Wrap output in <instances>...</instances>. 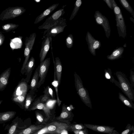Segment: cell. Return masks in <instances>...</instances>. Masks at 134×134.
Wrapping results in <instances>:
<instances>
[{
    "label": "cell",
    "instance_id": "6da1fadb",
    "mask_svg": "<svg viewBox=\"0 0 134 134\" xmlns=\"http://www.w3.org/2000/svg\"><path fill=\"white\" fill-rule=\"evenodd\" d=\"M119 83V88L132 101L134 100V90L131 84L125 75L120 71H117L115 73Z\"/></svg>",
    "mask_w": 134,
    "mask_h": 134
},
{
    "label": "cell",
    "instance_id": "7a4b0ae2",
    "mask_svg": "<svg viewBox=\"0 0 134 134\" xmlns=\"http://www.w3.org/2000/svg\"><path fill=\"white\" fill-rule=\"evenodd\" d=\"M74 76L75 86L78 94L84 103L92 109V104L88 91L84 87L81 79L75 72H74Z\"/></svg>",
    "mask_w": 134,
    "mask_h": 134
},
{
    "label": "cell",
    "instance_id": "3957f363",
    "mask_svg": "<svg viewBox=\"0 0 134 134\" xmlns=\"http://www.w3.org/2000/svg\"><path fill=\"white\" fill-rule=\"evenodd\" d=\"M67 25L66 19L61 17L53 26L44 31L42 39L47 36L55 37L58 34L63 32Z\"/></svg>",
    "mask_w": 134,
    "mask_h": 134
},
{
    "label": "cell",
    "instance_id": "277c9868",
    "mask_svg": "<svg viewBox=\"0 0 134 134\" xmlns=\"http://www.w3.org/2000/svg\"><path fill=\"white\" fill-rule=\"evenodd\" d=\"M36 37V34L33 33L29 37H26L25 39V48L24 52V55L25 59L23 62L21 70L22 74H24V70L26 65L29 60L30 54L33 49Z\"/></svg>",
    "mask_w": 134,
    "mask_h": 134
},
{
    "label": "cell",
    "instance_id": "5b68a950",
    "mask_svg": "<svg viewBox=\"0 0 134 134\" xmlns=\"http://www.w3.org/2000/svg\"><path fill=\"white\" fill-rule=\"evenodd\" d=\"M26 9L21 7H10L3 10L0 14V20L2 21L14 18L22 15Z\"/></svg>",
    "mask_w": 134,
    "mask_h": 134
},
{
    "label": "cell",
    "instance_id": "8992f818",
    "mask_svg": "<svg viewBox=\"0 0 134 134\" xmlns=\"http://www.w3.org/2000/svg\"><path fill=\"white\" fill-rule=\"evenodd\" d=\"M66 5L53 13L48 17L44 22L38 27L39 29L47 30L53 26L57 21L62 17L65 13L64 8Z\"/></svg>",
    "mask_w": 134,
    "mask_h": 134
},
{
    "label": "cell",
    "instance_id": "52a82bcc",
    "mask_svg": "<svg viewBox=\"0 0 134 134\" xmlns=\"http://www.w3.org/2000/svg\"><path fill=\"white\" fill-rule=\"evenodd\" d=\"M94 17L96 24L102 26L106 36L108 38L110 35L111 29L108 19L98 10L95 12Z\"/></svg>",
    "mask_w": 134,
    "mask_h": 134
},
{
    "label": "cell",
    "instance_id": "ba28073f",
    "mask_svg": "<svg viewBox=\"0 0 134 134\" xmlns=\"http://www.w3.org/2000/svg\"><path fill=\"white\" fill-rule=\"evenodd\" d=\"M50 59L47 58L40 63L39 74L40 79L37 84V88H39L44 81L50 64Z\"/></svg>",
    "mask_w": 134,
    "mask_h": 134
},
{
    "label": "cell",
    "instance_id": "9c48e42d",
    "mask_svg": "<svg viewBox=\"0 0 134 134\" xmlns=\"http://www.w3.org/2000/svg\"><path fill=\"white\" fill-rule=\"evenodd\" d=\"M86 40L90 52L93 55H96V50L99 49L101 46L100 42L95 39L88 31L87 32Z\"/></svg>",
    "mask_w": 134,
    "mask_h": 134
},
{
    "label": "cell",
    "instance_id": "30bf717a",
    "mask_svg": "<svg viewBox=\"0 0 134 134\" xmlns=\"http://www.w3.org/2000/svg\"><path fill=\"white\" fill-rule=\"evenodd\" d=\"M115 20L119 37L125 38L126 36V28L124 19L122 12L118 15H115Z\"/></svg>",
    "mask_w": 134,
    "mask_h": 134
},
{
    "label": "cell",
    "instance_id": "8fae6325",
    "mask_svg": "<svg viewBox=\"0 0 134 134\" xmlns=\"http://www.w3.org/2000/svg\"><path fill=\"white\" fill-rule=\"evenodd\" d=\"M74 108L72 105L69 107L64 104L62 106L61 113L59 116L57 118V120L61 121H66V120L69 119L70 121L72 120L74 115L72 112Z\"/></svg>",
    "mask_w": 134,
    "mask_h": 134
},
{
    "label": "cell",
    "instance_id": "7c38bea8",
    "mask_svg": "<svg viewBox=\"0 0 134 134\" xmlns=\"http://www.w3.org/2000/svg\"><path fill=\"white\" fill-rule=\"evenodd\" d=\"M69 125L66 123L55 121L47 124V128L51 133H57L60 134L63 130H68Z\"/></svg>",
    "mask_w": 134,
    "mask_h": 134
},
{
    "label": "cell",
    "instance_id": "4fadbf2b",
    "mask_svg": "<svg viewBox=\"0 0 134 134\" xmlns=\"http://www.w3.org/2000/svg\"><path fill=\"white\" fill-rule=\"evenodd\" d=\"M87 128L93 131L99 133H110L115 130V127L108 126L95 125L87 124H83Z\"/></svg>",
    "mask_w": 134,
    "mask_h": 134
},
{
    "label": "cell",
    "instance_id": "5bb4252c",
    "mask_svg": "<svg viewBox=\"0 0 134 134\" xmlns=\"http://www.w3.org/2000/svg\"><path fill=\"white\" fill-rule=\"evenodd\" d=\"M42 39L43 40L42 41L39 55L40 63L44 60L49 49L52 37L47 36Z\"/></svg>",
    "mask_w": 134,
    "mask_h": 134
},
{
    "label": "cell",
    "instance_id": "9a60e30c",
    "mask_svg": "<svg viewBox=\"0 0 134 134\" xmlns=\"http://www.w3.org/2000/svg\"><path fill=\"white\" fill-rule=\"evenodd\" d=\"M27 83L25 79L19 82L13 93L12 98L26 94L28 88Z\"/></svg>",
    "mask_w": 134,
    "mask_h": 134
},
{
    "label": "cell",
    "instance_id": "2e32d148",
    "mask_svg": "<svg viewBox=\"0 0 134 134\" xmlns=\"http://www.w3.org/2000/svg\"><path fill=\"white\" fill-rule=\"evenodd\" d=\"M33 103L30 110H34L36 109L42 110L45 113L47 118L49 119L51 115L50 109L46 106L44 103L40 101L39 97Z\"/></svg>",
    "mask_w": 134,
    "mask_h": 134
},
{
    "label": "cell",
    "instance_id": "e0dca14e",
    "mask_svg": "<svg viewBox=\"0 0 134 134\" xmlns=\"http://www.w3.org/2000/svg\"><path fill=\"white\" fill-rule=\"evenodd\" d=\"M35 66V59L33 57H31L27 63L24 70L26 77L25 80L27 83L30 80L32 71Z\"/></svg>",
    "mask_w": 134,
    "mask_h": 134
},
{
    "label": "cell",
    "instance_id": "ac0fdd59",
    "mask_svg": "<svg viewBox=\"0 0 134 134\" xmlns=\"http://www.w3.org/2000/svg\"><path fill=\"white\" fill-rule=\"evenodd\" d=\"M59 5V3L54 4L44 10L35 19V24H37L43 20L48 15L54 10Z\"/></svg>",
    "mask_w": 134,
    "mask_h": 134
},
{
    "label": "cell",
    "instance_id": "d6986e66",
    "mask_svg": "<svg viewBox=\"0 0 134 134\" xmlns=\"http://www.w3.org/2000/svg\"><path fill=\"white\" fill-rule=\"evenodd\" d=\"M11 69V68H8L0 75V91L3 90L8 83Z\"/></svg>",
    "mask_w": 134,
    "mask_h": 134
},
{
    "label": "cell",
    "instance_id": "ffe728a7",
    "mask_svg": "<svg viewBox=\"0 0 134 134\" xmlns=\"http://www.w3.org/2000/svg\"><path fill=\"white\" fill-rule=\"evenodd\" d=\"M39 68L40 65H39L35 71L31 81L30 86V93L32 94H34L37 88L38 80L39 77Z\"/></svg>",
    "mask_w": 134,
    "mask_h": 134
},
{
    "label": "cell",
    "instance_id": "44dd1931",
    "mask_svg": "<svg viewBox=\"0 0 134 134\" xmlns=\"http://www.w3.org/2000/svg\"><path fill=\"white\" fill-rule=\"evenodd\" d=\"M53 59L57 78L59 86L60 83L61 79L62 70V65L60 60L58 57H56L55 60L53 58Z\"/></svg>",
    "mask_w": 134,
    "mask_h": 134
},
{
    "label": "cell",
    "instance_id": "7402d4cb",
    "mask_svg": "<svg viewBox=\"0 0 134 134\" xmlns=\"http://www.w3.org/2000/svg\"><path fill=\"white\" fill-rule=\"evenodd\" d=\"M124 48L120 47L114 50L111 54L107 56V58L110 60L117 59L121 58L124 52Z\"/></svg>",
    "mask_w": 134,
    "mask_h": 134
},
{
    "label": "cell",
    "instance_id": "603a6c76",
    "mask_svg": "<svg viewBox=\"0 0 134 134\" xmlns=\"http://www.w3.org/2000/svg\"><path fill=\"white\" fill-rule=\"evenodd\" d=\"M46 125H32L28 128L23 130L18 134H31L43 128Z\"/></svg>",
    "mask_w": 134,
    "mask_h": 134
},
{
    "label": "cell",
    "instance_id": "cb8c5ba5",
    "mask_svg": "<svg viewBox=\"0 0 134 134\" xmlns=\"http://www.w3.org/2000/svg\"><path fill=\"white\" fill-rule=\"evenodd\" d=\"M16 112L8 111L0 113V121L5 122L11 119L15 115Z\"/></svg>",
    "mask_w": 134,
    "mask_h": 134
},
{
    "label": "cell",
    "instance_id": "d4e9b609",
    "mask_svg": "<svg viewBox=\"0 0 134 134\" xmlns=\"http://www.w3.org/2000/svg\"><path fill=\"white\" fill-rule=\"evenodd\" d=\"M54 67V80L52 82V85L54 86L56 92V95L57 97V102L59 107L62 101L60 100L59 98L58 92V87L59 86V82L57 80L55 69Z\"/></svg>",
    "mask_w": 134,
    "mask_h": 134
},
{
    "label": "cell",
    "instance_id": "484cf974",
    "mask_svg": "<svg viewBox=\"0 0 134 134\" xmlns=\"http://www.w3.org/2000/svg\"><path fill=\"white\" fill-rule=\"evenodd\" d=\"M119 98L126 106L130 108L134 109V104L132 102L120 92L119 93Z\"/></svg>",
    "mask_w": 134,
    "mask_h": 134
},
{
    "label": "cell",
    "instance_id": "4316f807",
    "mask_svg": "<svg viewBox=\"0 0 134 134\" xmlns=\"http://www.w3.org/2000/svg\"><path fill=\"white\" fill-rule=\"evenodd\" d=\"M104 76L106 79L109 80L111 82L114 83L116 86L119 87V83L112 75L111 71L110 68H108L107 70H104Z\"/></svg>",
    "mask_w": 134,
    "mask_h": 134
},
{
    "label": "cell",
    "instance_id": "83f0119b",
    "mask_svg": "<svg viewBox=\"0 0 134 134\" xmlns=\"http://www.w3.org/2000/svg\"><path fill=\"white\" fill-rule=\"evenodd\" d=\"M82 3L81 0H77L74 4V7L70 16L69 20H71L77 14L80 8Z\"/></svg>",
    "mask_w": 134,
    "mask_h": 134
},
{
    "label": "cell",
    "instance_id": "f1b7e54d",
    "mask_svg": "<svg viewBox=\"0 0 134 134\" xmlns=\"http://www.w3.org/2000/svg\"><path fill=\"white\" fill-rule=\"evenodd\" d=\"M34 95L30 93V92L27 95L24 105L26 109H27L29 108L31 103L34 100L36 95L34 96Z\"/></svg>",
    "mask_w": 134,
    "mask_h": 134
},
{
    "label": "cell",
    "instance_id": "f546056e",
    "mask_svg": "<svg viewBox=\"0 0 134 134\" xmlns=\"http://www.w3.org/2000/svg\"><path fill=\"white\" fill-rule=\"evenodd\" d=\"M119 1L123 7L130 13L134 18V12L128 2L126 0H119Z\"/></svg>",
    "mask_w": 134,
    "mask_h": 134
},
{
    "label": "cell",
    "instance_id": "4dcf8cb0",
    "mask_svg": "<svg viewBox=\"0 0 134 134\" xmlns=\"http://www.w3.org/2000/svg\"><path fill=\"white\" fill-rule=\"evenodd\" d=\"M26 94L19 96L15 97L12 98V100L17 104L24 106Z\"/></svg>",
    "mask_w": 134,
    "mask_h": 134
},
{
    "label": "cell",
    "instance_id": "1f68e13d",
    "mask_svg": "<svg viewBox=\"0 0 134 134\" xmlns=\"http://www.w3.org/2000/svg\"><path fill=\"white\" fill-rule=\"evenodd\" d=\"M19 25L15 24L9 23L3 25L2 26V30L6 32H8L16 29Z\"/></svg>",
    "mask_w": 134,
    "mask_h": 134
},
{
    "label": "cell",
    "instance_id": "d6a6232c",
    "mask_svg": "<svg viewBox=\"0 0 134 134\" xmlns=\"http://www.w3.org/2000/svg\"><path fill=\"white\" fill-rule=\"evenodd\" d=\"M87 128L82 124H75L71 125H69L68 130L72 132L76 130H81Z\"/></svg>",
    "mask_w": 134,
    "mask_h": 134
},
{
    "label": "cell",
    "instance_id": "836d02e7",
    "mask_svg": "<svg viewBox=\"0 0 134 134\" xmlns=\"http://www.w3.org/2000/svg\"><path fill=\"white\" fill-rule=\"evenodd\" d=\"M36 120L38 123L41 124V125H44L48 119L47 118H45L43 115L39 112L36 111L35 112Z\"/></svg>",
    "mask_w": 134,
    "mask_h": 134
},
{
    "label": "cell",
    "instance_id": "e575fe53",
    "mask_svg": "<svg viewBox=\"0 0 134 134\" xmlns=\"http://www.w3.org/2000/svg\"><path fill=\"white\" fill-rule=\"evenodd\" d=\"M74 38L73 35L70 34L67 36L65 40L66 44L68 48H71L73 46Z\"/></svg>",
    "mask_w": 134,
    "mask_h": 134
},
{
    "label": "cell",
    "instance_id": "d590c367",
    "mask_svg": "<svg viewBox=\"0 0 134 134\" xmlns=\"http://www.w3.org/2000/svg\"><path fill=\"white\" fill-rule=\"evenodd\" d=\"M43 92L44 94H46L49 96L51 99H54L53 91L52 89L49 86L45 89Z\"/></svg>",
    "mask_w": 134,
    "mask_h": 134
},
{
    "label": "cell",
    "instance_id": "8d00e7d4",
    "mask_svg": "<svg viewBox=\"0 0 134 134\" xmlns=\"http://www.w3.org/2000/svg\"><path fill=\"white\" fill-rule=\"evenodd\" d=\"M134 132V127L128 124L126 126L125 130L122 132L120 134H130L131 132Z\"/></svg>",
    "mask_w": 134,
    "mask_h": 134
},
{
    "label": "cell",
    "instance_id": "74e56055",
    "mask_svg": "<svg viewBox=\"0 0 134 134\" xmlns=\"http://www.w3.org/2000/svg\"><path fill=\"white\" fill-rule=\"evenodd\" d=\"M57 100L55 99H50L45 103L46 106L50 109H52L55 105Z\"/></svg>",
    "mask_w": 134,
    "mask_h": 134
},
{
    "label": "cell",
    "instance_id": "f35d334b",
    "mask_svg": "<svg viewBox=\"0 0 134 134\" xmlns=\"http://www.w3.org/2000/svg\"><path fill=\"white\" fill-rule=\"evenodd\" d=\"M49 133H51L47 129V125L43 128L31 134H48Z\"/></svg>",
    "mask_w": 134,
    "mask_h": 134
},
{
    "label": "cell",
    "instance_id": "ab89813d",
    "mask_svg": "<svg viewBox=\"0 0 134 134\" xmlns=\"http://www.w3.org/2000/svg\"><path fill=\"white\" fill-rule=\"evenodd\" d=\"M75 134H88L87 128L81 130H76L73 131Z\"/></svg>",
    "mask_w": 134,
    "mask_h": 134
},
{
    "label": "cell",
    "instance_id": "60d3db41",
    "mask_svg": "<svg viewBox=\"0 0 134 134\" xmlns=\"http://www.w3.org/2000/svg\"><path fill=\"white\" fill-rule=\"evenodd\" d=\"M41 97H39L40 101L41 102L43 103H45L49 99H51L49 96L46 94H44Z\"/></svg>",
    "mask_w": 134,
    "mask_h": 134
},
{
    "label": "cell",
    "instance_id": "b9f144b4",
    "mask_svg": "<svg viewBox=\"0 0 134 134\" xmlns=\"http://www.w3.org/2000/svg\"><path fill=\"white\" fill-rule=\"evenodd\" d=\"M17 124H15L10 128L8 134H14L16 130Z\"/></svg>",
    "mask_w": 134,
    "mask_h": 134
},
{
    "label": "cell",
    "instance_id": "7bdbcfd3",
    "mask_svg": "<svg viewBox=\"0 0 134 134\" xmlns=\"http://www.w3.org/2000/svg\"><path fill=\"white\" fill-rule=\"evenodd\" d=\"M130 78L131 83L133 87L134 86V72L132 71H130Z\"/></svg>",
    "mask_w": 134,
    "mask_h": 134
},
{
    "label": "cell",
    "instance_id": "ee69618b",
    "mask_svg": "<svg viewBox=\"0 0 134 134\" xmlns=\"http://www.w3.org/2000/svg\"><path fill=\"white\" fill-rule=\"evenodd\" d=\"M113 10L115 15L119 14L121 12L120 8L118 5L115 7Z\"/></svg>",
    "mask_w": 134,
    "mask_h": 134
},
{
    "label": "cell",
    "instance_id": "f6af8a7d",
    "mask_svg": "<svg viewBox=\"0 0 134 134\" xmlns=\"http://www.w3.org/2000/svg\"><path fill=\"white\" fill-rule=\"evenodd\" d=\"M110 9L113 10L111 0H103Z\"/></svg>",
    "mask_w": 134,
    "mask_h": 134
},
{
    "label": "cell",
    "instance_id": "bcb514c9",
    "mask_svg": "<svg viewBox=\"0 0 134 134\" xmlns=\"http://www.w3.org/2000/svg\"><path fill=\"white\" fill-rule=\"evenodd\" d=\"M5 37L2 33L0 34V46L3 44L5 40Z\"/></svg>",
    "mask_w": 134,
    "mask_h": 134
},
{
    "label": "cell",
    "instance_id": "7dc6e473",
    "mask_svg": "<svg viewBox=\"0 0 134 134\" xmlns=\"http://www.w3.org/2000/svg\"><path fill=\"white\" fill-rule=\"evenodd\" d=\"M107 134H120V133H119L118 131L115 130V131L113 133H108Z\"/></svg>",
    "mask_w": 134,
    "mask_h": 134
},
{
    "label": "cell",
    "instance_id": "c3c4849f",
    "mask_svg": "<svg viewBox=\"0 0 134 134\" xmlns=\"http://www.w3.org/2000/svg\"><path fill=\"white\" fill-rule=\"evenodd\" d=\"M130 19L132 21L133 23H134V19L132 18V17H130Z\"/></svg>",
    "mask_w": 134,
    "mask_h": 134
},
{
    "label": "cell",
    "instance_id": "681fc988",
    "mask_svg": "<svg viewBox=\"0 0 134 134\" xmlns=\"http://www.w3.org/2000/svg\"><path fill=\"white\" fill-rule=\"evenodd\" d=\"M51 134H59L57 133H51Z\"/></svg>",
    "mask_w": 134,
    "mask_h": 134
},
{
    "label": "cell",
    "instance_id": "f907efd6",
    "mask_svg": "<svg viewBox=\"0 0 134 134\" xmlns=\"http://www.w3.org/2000/svg\"><path fill=\"white\" fill-rule=\"evenodd\" d=\"M2 102V100H0V104Z\"/></svg>",
    "mask_w": 134,
    "mask_h": 134
},
{
    "label": "cell",
    "instance_id": "816d5d0a",
    "mask_svg": "<svg viewBox=\"0 0 134 134\" xmlns=\"http://www.w3.org/2000/svg\"><path fill=\"white\" fill-rule=\"evenodd\" d=\"M131 134H134V132H132Z\"/></svg>",
    "mask_w": 134,
    "mask_h": 134
},
{
    "label": "cell",
    "instance_id": "f5cc1de1",
    "mask_svg": "<svg viewBox=\"0 0 134 134\" xmlns=\"http://www.w3.org/2000/svg\"><path fill=\"white\" fill-rule=\"evenodd\" d=\"M48 134H51V133H48Z\"/></svg>",
    "mask_w": 134,
    "mask_h": 134
},
{
    "label": "cell",
    "instance_id": "db71d44e",
    "mask_svg": "<svg viewBox=\"0 0 134 134\" xmlns=\"http://www.w3.org/2000/svg\"><path fill=\"white\" fill-rule=\"evenodd\" d=\"M1 33H0V34Z\"/></svg>",
    "mask_w": 134,
    "mask_h": 134
}]
</instances>
